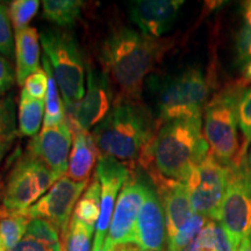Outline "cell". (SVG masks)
<instances>
[{"instance_id": "1", "label": "cell", "mask_w": 251, "mask_h": 251, "mask_svg": "<svg viewBox=\"0 0 251 251\" xmlns=\"http://www.w3.org/2000/svg\"><path fill=\"white\" fill-rule=\"evenodd\" d=\"M208 153L201 117L178 119L157 128L141 152L137 164L149 178L186 183Z\"/></svg>"}, {"instance_id": "2", "label": "cell", "mask_w": 251, "mask_h": 251, "mask_svg": "<svg viewBox=\"0 0 251 251\" xmlns=\"http://www.w3.org/2000/svg\"><path fill=\"white\" fill-rule=\"evenodd\" d=\"M171 40L155 39L120 28L102 41L99 61L101 70L118 87V96L142 101L144 80L171 47Z\"/></svg>"}, {"instance_id": "3", "label": "cell", "mask_w": 251, "mask_h": 251, "mask_svg": "<svg viewBox=\"0 0 251 251\" xmlns=\"http://www.w3.org/2000/svg\"><path fill=\"white\" fill-rule=\"evenodd\" d=\"M153 122L142 101L117 97L106 118L91 131L99 156L133 164L153 136Z\"/></svg>"}, {"instance_id": "4", "label": "cell", "mask_w": 251, "mask_h": 251, "mask_svg": "<svg viewBox=\"0 0 251 251\" xmlns=\"http://www.w3.org/2000/svg\"><path fill=\"white\" fill-rule=\"evenodd\" d=\"M243 92L241 84L225 87L205 107L203 136L209 153L226 166L238 164L244 159L246 149L238 137V103Z\"/></svg>"}, {"instance_id": "5", "label": "cell", "mask_w": 251, "mask_h": 251, "mask_svg": "<svg viewBox=\"0 0 251 251\" xmlns=\"http://www.w3.org/2000/svg\"><path fill=\"white\" fill-rule=\"evenodd\" d=\"M157 106V128L178 119L201 117L208 98V81L199 69L190 68L175 76L152 79Z\"/></svg>"}, {"instance_id": "6", "label": "cell", "mask_w": 251, "mask_h": 251, "mask_svg": "<svg viewBox=\"0 0 251 251\" xmlns=\"http://www.w3.org/2000/svg\"><path fill=\"white\" fill-rule=\"evenodd\" d=\"M40 41L62 94L65 112L85 96V62L77 40L69 31L45 29Z\"/></svg>"}, {"instance_id": "7", "label": "cell", "mask_w": 251, "mask_h": 251, "mask_svg": "<svg viewBox=\"0 0 251 251\" xmlns=\"http://www.w3.org/2000/svg\"><path fill=\"white\" fill-rule=\"evenodd\" d=\"M58 179L45 163L26 151L19 157L6 178L0 207L11 213L26 212Z\"/></svg>"}, {"instance_id": "8", "label": "cell", "mask_w": 251, "mask_h": 251, "mask_svg": "<svg viewBox=\"0 0 251 251\" xmlns=\"http://www.w3.org/2000/svg\"><path fill=\"white\" fill-rule=\"evenodd\" d=\"M218 222L233 251L251 237V180L246 169V157L238 164L229 166L227 191Z\"/></svg>"}, {"instance_id": "9", "label": "cell", "mask_w": 251, "mask_h": 251, "mask_svg": "<svg viewBox=\"0 0 251 251\" xmlns=\"http://www.w3.org/2000/svg\"><path fill=\"white\" fill-rule=\"evenodd\" d=\"M228 178L229 166L221 164L212 153L194 169L186 185L196 214L218 222Z\"/></svg>"}, {"instance_id": "10", "label": "cell", "mask_w": 251, "mask_h": 251, "mask_svg": "<svg viewBox=\"0 0 251 251\" xmlns=\"http://www.w3.org/2000/svg\"><path fill=\"white\" fill-rule=\"evenodd\" d=\"M150 179L146 178L135 164L130 165V172L119 194L111 226L105 241V249L115 246L134 243V230L141 207L146 199Z\"/></svg>"}, {"instance_id": "11", "label": "cell", "mask_w": 251, "mask_h": 251, "mask_svg": "<svg viewBox=\"0 0 251 251\" xmlns=\"http://www.w3.org/2000/svg\"><path fill=\"white\" fill-rule=\"evenodd\" d=\"M87 181H75L68 176L52 185V187L33 206L27 209L26 215L29 219H43L51 222L61 234L63 250L67 246L69 228H70L72 213L75 212L78 200L86 190Z\"/></svg>"}, {"instance_id": "12", "label": "cell", "mask_w": 251, "mask_h": 251, "mask_svg": "<svg viewBox=\"0 0 251 251\" xmlns=\"http://www.w3.org/2000/svg\"><path fill=\"white\" fill-rule=\"evenodd\" d=\"M112 81L102 70L93 64L87 65V86L85 96L77 105L65 112L70 128L89 131L101 122L113 106Z\"/></svg>"}, {"instance_id": "13", "label": "cell", "mask_w": 251, "mask_h": 251, "mask_svg": "<svg viewBox=\"0 0 251 251\" xmlns=\"http://www.w3.org/2000/svg\"><path fill=\"white\" fill-rule=\"evenodd\" d=\"M130 165L111 157L99 156L94 175L98 178L101 186V201H100V215L96 227L92 249L105 248V241L111 226L115 203L125 181L129 176Z\"/></svg>"}, {"instance_id": "14", "label": "cell", "mask_w": 251, "mask_h": 251, "mask_svg": "<svg viewBox=\"0 0 251 251\" xmlns=\"http://www.w3.org/2000/svg\"><path fill=\"white\" fill-rule=\"evenodd\" d=\"M72 131L65 120L55 127L43 128L31 137L27 151L43 162L58 178L67 176L72 146Z\"/></svg>"}, {"instance_id": "15", "label": "cell", "mask_w": 251, "mask_h": 251, "mask_svg": "<svg viewBox=\"0 0 251 251\" xmlns=\"http://www.w3.org/2000/svg\"><path fill=\"white\" fill-rule=\"evenodd\" d=\"M166 243L168 235L164 211L156 188L150 180L146 199L135 225L134 244L143 250L166 251Z\"/></svg>"}, {"instance_id": "16", "label": "cell", "mask_w": 251, "mask_h": 251, "mask_svg": "<svg viewBox=\"0 0 251 251\" xmlns=\"http://www.w3.org/2000/svg\"><path fill=\"white\" fill-rule=\"evenodd\" d=\"M183 4L181 0H137L130 2L129 15L143 34L161 39L171 29Z\"/></svg>"}, {"instance_id": "17", "label": "cell", "mask_w": 251, "mask_h": 251, "mask_svg": "<svg viewBox=\"0 0 251 251\" xmlns=\"http://www.w3.org/2000/svg\"><path fill=\"white\" fill-rule=\"evenodd\" d=\"M155 186L165 216L168 241L196 214L191 203L186 183L166 180L162 178H150Z\"/></svg>"}, {"instance_id": "18", "label": "cell", "mask_w": 251, "mask_h": 251, "mask_svg": "<svg viewBox=\"0 0 251 251\" xmlns=\"http://www.w3.org/2000/svg\"><path fill=\"white\" fill-rule=\"evenodd\" d=\"M72 148L69 157L67 176L75 181H87L98 162L99 152L92 134L71 128Z\"/></svg>"}, {"instance_id": "19", "label": "cell", "mask_w": 251, "mask_h": 251, "mask_svg": "<svg viewBox=\"0 0 251 251\" xmlns=\"http://www.w3.org/2000/svg\"><path fill=\"white\" fill-rule=\"evenodd\" d=\"M40 34L34 27L15 31V75L20 86H24L30 75L42 69L40 65Z\"/></svg>"}, {"instance_id": "20", "label": "cell", "mask_w": 251, "mask_h": 251, "mask_svg": "<svg viewBox=\"0 0 251 251\" xmlns=\"http://www.w3.org/2000/svg\"><path fill=\"white\" fill-rule=\"evenodd\" d=\"M46 112V101L30 98L21 92L19 102V131L25 136L34 137L39 134Z\"/></svg>"}, {"instance_id": "21", "label": "cell", "mask_w": 251, "mask_h": 251, "mask_svg": "<svg viewBox=\"0 0 251 251\" xmlns=\"http://www.w3.org/2000/svg\"><path fill=\"white\" fill-rule=\"evenodd\" d=\"M17 109L12 97H0V164L13 148L19 135Z\"/></svg>"}, {"instance_id": "22", "label": "cell", "mask_w": 251, "mask_h": 251, "mask_svg": "<svg viewBox=\"0 0 251 251\" xmlns=\"http://www.w3.org/2000/svg\"><path fill=\"white\" fill-rule=\"evenodd\" d=\"M100 201H101V186L96 175L87 185L86 190L81 194L75 207L74 216L80 222L89 226L96 231L100 215Z\"/></svg>"}, {"instance_id": "23", "label": "cell", "mask_w": 251, "mask_h": 251, "mask_svg": "<svg viewBox=\"0 0 251 251\" xmlns=\"http://www.w3.org/2000/svg\"><path fill=\"white\" fill-rule=\"evenodd\" d=\"M29 218L26 213H11L0 207V251L14 248L26 235Z\"/></svg>"}, {"instance_id": "24", "label": "cell", "mask_w": 251, "mask_h": 251, "mask_svg": "<svg viewBox=\"0 0 251 251\" xmlns=\"http://www.w3.org/2000/svg\"><path fill=\"white\" fill-rule=\"evenodd\" d=\"M43 70L48 76V90L46 96V112L43 119V128L55 127L65 121V107L59 96V90L56 83L52 69L47 57H43Z\"/></svg>"}, {"instance_id": "25", "label": "cell", "mask_w": 251, "mask_h": 251, "mask_svg": "<svg viewBox=\"0 0 251 251\" xmlns=\"http://www.w3.org/2000/svg\"><path fill=\"white\" fill-rule=\"evenodd\" d=\"M43 17L59 27H71L80 17L83 2L79 0H45Z\"/></svg>"}, {"instance_id": "26", "label": "cell", "mask_w": 251, "mask_h": 251, "mask_svg": "<svg viewBox=\"0 0 251 251\" xmlns=\"http://www.w3.org/2000/svg\"><path fill=\"white\" fill-rule=\"evenodd\" d=\"M208 221L205 216L194 214L178 233L166 243V251H185L194 242L198 235Z\"/></svg>"}, {"instance_id": "27", "label": "cell", "mask_w": 251, "mask_h": 251, "mask_svg": "<svg viewBox=\"0 0 251 251\" xmlns=\"http://www.w3.org/2000/svg\"><path fill=\"white\" fill-rule=\"evenodd\" d=\"M40 7L37 0H14L11 1L8 7V14L11 19L12 27L15 31L29 27L28 25L31 19L35 17Z\"/></svg>"}, {"instance_id": "28", "label": "cell", "mask_w": 251, "mask_h": 251, "mask_svg": "<svg viewBox=\"0 0 251 251\" xmlns=\"http://www.w3.org/2000/svg\"><path fill=\"white\" fill-rule=\"evenodd\" d=\"M94 230L72 215L65 251H91Z\"/></svg>"}, {"instance_id": "29", "label": "cell", "mask_w": 251, "mask_h": 251, "mask_svg": "<svg viewBox=\"0 0 251 251\" xmlns=\"http://www.w3.org/2000/svg\"><path fill=\"white\" fill-rule=\"evenodd\" d=\"M25 236L49 244H62L58 229L51 222L43 219H30Z\"/></svg>"}, {"instance_id": "30", "label": "cell", "mask_w": 251, "mask_h": 251, "mask_svg": "<svg viewBox=\"0 0 251 251\" xmlns=\"http://www.w3.org/2000/svg\"><path fill=\"white\" fill-rule=\"evenodd\" d=\"M14 48V37L8 7L0 2V55L6 58L13 57Z\"/></svg>"}, {"instance_id": "31", "label": "cell", "mask_w": 251, "mask_h": 251, "mask_svg": "<svg viewBox=\"0 0 251 251\" xmlns=\"http://www.w3.org/2000/svg\"><path fill=\"white\" fill-rule=\"evenodd\" d=\"M48 90V76L43 69L34 72L27 78L24 84V89L21 92L30 97V98L45 100Z\"/></svg>"}, {"instance_id": "32", "label": "cell", "mask_w": 251, "mask_h": 251, "mask_svg": "<svg viewBox=\"0 0 251 251\" xmlns=\"http://www.w3.org/2000/svg\"><path fill=\"white\" fill-rule=\"evenodd\" d=\"M238 125L246 137L247 143L251 141V89L244 91L238 103Z\"/></svg>"}, {"instance_id": "33", "label": "cell", "mask_w": 251, "mask_h": 251, "mask_svg": "<svg viewBox=\"0 0 251 251\" xmlns=\"http://www.w3.org/2000/svg\"><path fill=\"white\" fill-rule=\"evenodd\" d=\"M237 54L241 62H247L251 57V11L247 9L246 20L237 40Z\"/></svg>"}, {"instance_id": "34", "label": "cell", "mask_w": 251, "mask_h": 251, "mask_svg": "<svg viewBox=\"0 0 251 251\" xmlns=\"http://www.w3.org/2000/svg\"><path fill=\"white\" fill-rule=\"evenodd\" d=\"M15 80H17V75L13 65L7 58L0 55V97L4 96L13 86Z\"/></svg>"}, {"instance_id": "35", "label": "cell", "mask_w": 251, "mask_h": 251, "mask_svg": "<svg viewBox=\"0 0 251 251\" xmlns=\"http://www.w3.org/2000/svg\"><path fill=\"white\" fill-rule=\"evenodd\" d=\"M8 251H64L62 244H49L25 236L14 248Z\"/></svg>"}, {"instance_id": "36", "label": "cell", "mask_w": 251, "mask_h": 251, "mask_svg": "<svg viewBox=\"0 0 251 251\" xmlns=\"http://www.w3.org/2000/svg\"><path fill=\"white\" fill-rule=\"evenodd\" d=\"M249 83H251V59H250V62L248 63L247 68L244 69L243 77H242V79H241L240 84L244 87L246 85H248Z\"/></svg>"}, {"instance_id": "37", "label": "cell", "mask_w": 251, "mask_h": 251, "mask_svg": "<svg viewBox=\"0 0 251 251\" xmlns=\"http://www.w3.org/2000/svg\"><path fill=\"white\" fill-rule=\"evenodd\" d=\"M235 251H251V237L244 240Z\"/></svg>"}, {"instance_id": "38", "label": "cell", "mask_w": 251, "mask_h": 251, "mask_svg": "<svg viewBox=\"0 0 251 251\" xmlns=\"http://www.w3.org/2000/svg\"><path fill=\"white\" fill-rule=\"evenodd\" d=\"M246 169H247L248 176H249V178L251 180V149L249 150V152H248V156L246 158Z\"/></svg>"}, {"instance_id": "39", "label": "cell", "mask_w": 251, "mask_h": 251, "mask_svg": "<svg viewBox=\"0 0 251 251\" xmlns=\"http://www.w3.org/2000/svg\"><path fill=\"white\" fill-rule=\"evenodd\" d=\"M92 251H107V250H105V248H100V249H92Z\"/></svg>"}, {"instance_id": "40", "label": "cell", "mask_w": 251, "mask_h": 251, "mask_svg": "<svg viewBox=\"0 0 251 251\" xmlns=\"http://www.w3.org/2000/svg\"><path fill=\"white\" fill-rule=\"evenodd\" d=\"M248 8H249V9H250V11H251V2H250V5H249V6H248Z\"/></svg>"}, {"instance_id": "41", "label": "cell", "mask_w": 251, "mask_h": 251, "mask_svg": "<svg viewBox=\"0 0 251 251\" xmlns=\"http://www.w3.org/2000/svg\"><path fill=\"white\" fill-rule=\"evenodd\" d=\"M140 251H150V250H143V249H141Z\"/></svg>"}]
</instances>
